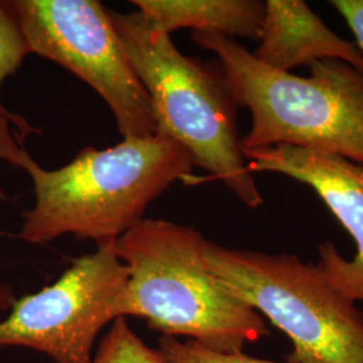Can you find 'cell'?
<instances>
[{
	"mask_svg": "<svg viewBox=\"0 0 363 363\" xmlns=\"http://www.w3.org/2000/svg\"><path fill=\"white\" fill-rule=\"evenodd\" d=\"M194 167L190 152L160 133L103 151L86 147L55 169H43L25 150L19 169L33 181L35 202L18 237L34 245L67 234L97 247L116 244L172 183L190 179Z\"/></svg>",
	"mask_w": 363,
	"mask_h": 363,
	"instance_id": "1",
	"label": "cell"
},
{
	"mask_svg": "<svg viewBox=\"0 0 363 363\" xmlns=\"http://www.w3.org/2000/svg\"><path fill=\"white\" fill-rule=\"evenodd\" d=\"M206 241L191 226L152 218L121 235L115 250L130 271L124 318H142L164 337L240 352L269 330L259 312L208 269Z\"/></svg>",
	"mask_w": 363,
	"mask_h": 363,
	"instance_id": "2",
	"label": "cell"
},
{
	"mask_svg": "<svg viewBox=\"0 0 363 363\" xmlns=\"http://www.w3.org/2000/svg\"><path fill=\"white\" fill-rule=\"evenodd\" d=\"M193 39L216 54L235 103L250 112L242 150L286 144L363 164L362 70L325 58L300 77L264 65L234 38L193 33Z\"/></svg>",
	"mask_w": 363,
	"mask_h": 363,
	"instance_id": "3",
	"label": "cell"
},
{
	"mask_svg": "<svg viewBox=\"0 0 363 363\" xmlns=\"http://www.w3.org/2000/svg\"><path fill=\"white\" fill-rule=\"evenodd\" d=\"M130 64L148 93L156 133L182 144L195 166L222 182L247 208L264 203L242 154L237 103L218 62L177 49L143 13H109Z\"/></svg>",
	"mask_w": 363,
	"mask_h": 363,
	"instance_id": "4",
	"label": "cell"
},
{
	"mask_svg": "<svg viewBox=\"0 0 363 363\" xmlns=\"http://www.w3.org/2000/svg\"><path fill=\"white\" fill-rule=\"evenodd\" d=\"M208 269L292 342L288 363H363V311L323 271L295 255L206 241Z\"/></svg>",
	"mask_w": 363,
	"mask_h": 363,
	"instance_id": "5",
	"label": "cell"
},
{
	"mask_svg": "<svg viewBox=\"0 0 363 363\" xmlns=\"http://www.w3.org/2000/svg\"><path fill=\"white\" fill-rule=\"evenodd\" d=\"M28 52L67 69L109 106L124 139L156 135L148 93L97 0L4 1Z\"/></svg>",
	"mask_w": 363,
	"mask_h": 363,
	"instance_id": "6",
	"label": "cell"
},
{
	"mask_svg": "<svg viewBox=\"0 0 363 363\" xmlns=\"http://www.w3.org/2000/svg\"><path fill=\"white\" fill-rule=\"evenodd\" d=\"M128 280L115 244L97 247L74 259L55 283L13 303L0 320V346L33 349L55 363H91L96 337L124 318Z\"/></svg>",
	"mask_w": 363,
	"mask_h": 363,
	"instance_id": "7",
	"label": "cell"
},
{
	"mask_svg": "<svg viewBox=\"0 0 363 363\" xmlns=\"http://www.w3.org/2000/svg\"><path fill=\"white\" fill-rule=\"evenodd\" d=\"M247 169L274 172L310 186L355 242V256L343 259L333 242L318 247L330 281L352 301H363V164L346 157L286 144L242 150Z\"/></svg>",
	"mask_w": 363,
	"mask_h": 363,
	"instance_id": "8",
	"label": "cell"
},
{
	"mask_svg": "<svg viewBox=\"0 0 363 363\" xmlns=\"http://www.w3.org/2000/svg\"><path fill=\"white\" fill-rule=\"evenodd\" d=\"M253 55L274 70L291 73L298 66L335 58L363 72L357 42L339 37L303 0H267L259 46Z\"/></svg>",
	"mask_w": 363,
	"mask_h": 363,
	"instance_id": "9",
	"label": "cell"
},
{
	"mask_svg": "<svg viewBox=\"0 0 363 363\" xmlns=\"http://www.w3.org/2000/svg\"><path fill=\"white\" fill-rule=\"evenodd\" d=\"M138 11L164 34L194 33L259 40L265 1L259 0H133Z\"/></svg>",
	"mask_w": 363,
	"mask_h": 363,
	"instance_id": "10",
	"label": "cell"
},
{
	"mask_svg": "<svg viewBox=\"0 0 363 363\" xmlns=\"http://www.w3.org/2000/svg\"><path fill=\"white\" fill-rule=\"evenodd\" d=\"M91 363H169L159 349L147 346L127 322L117 318L101 339Z\"/></svg>",
	"mask_w": 363,
	"mask_h": 363,
	"instance_id": "11",
	"label": "cell"
},
{
	"mask_svg": "<svg viewBox=\"0 0 363 363\" xmlns=\"http://www.w3.org/2000/svg\"><path fill=\"white\" fill-rule=\"evenodd\" d=\"M159 350L169 363H276L249 357L242 351L223 352L208 349L191 339L182 342L178 337L164 335L159 339Z\"/></svg>",
	"mask_w": 363,
	"mask_h": 363,
	"instance_id": "12",
	"label": "cell"
},
{
	"mask_svg": "<svg viewBox=\"0 0 363 363\" xmlns=\"http://www.w3.org/2000/svg\"><path fill=\"white\" fill-rule=\"evenodd\" d=\"M27 54L30 52L21 28L6 4L0 1V85L19 69Z\"/></svg>",
	"mask_w": 363,
	"mask_h": 363,
	"instance_id": "13",
	"label": "cell"
},
{
	"mask_svg": "<svg viewBox=\"0 0 363 363\" xmlns=\"http://www.w3.org/2000/svg\"><path fill=\"white\" fill-rule=\"evenodd\" d=\"M33 128L23 118L10 113L4 106L0 108V160L19 169L21 157L25 152L23 142ZM6 194L0 190V201Z\"/></svg>",
	"mask_w": 363,
	"mask_h": 363,
	"instance_id": "14",
	"label": "cell"
},
{
	"mask_svg": "<svg viewBox=\"0 0 363 363\" xmlns=\"http://www.w3.org/2000/svg\"><path fill=\"white\" fill-rule=\"evenodd\" d=\"M331 6L345 18L363 52V0H333Z\"/></svg>",
	"mask_w": 363,
	"mask_h": 363,
	"instance_id": "15",
	"label": "cell"
}]
</instances>
